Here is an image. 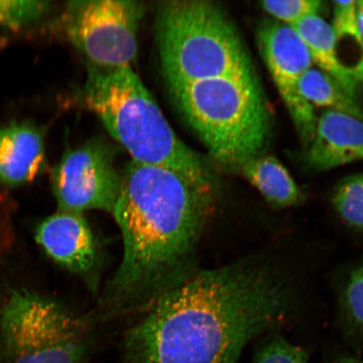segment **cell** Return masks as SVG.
Wrapping results in <instances>:
<instances>
[{
    "instance_id": "1",
    "label": "cell",
    "mask_w": 363,
    "mask_h": 363,
    "mask_svg": "<svg viewBox=\"0 0 363 363\" xmlns=\"http://www.w3.org/2000/svg\"><path fill=\"white\" fill-rule=\"evenodd\" d=\"M299 295L269 257L198 270L158 298L124 340V363H239L244 348L291 323Z\"/></svg>"
},
{
    "instance_id": "2",
    "label": "cell",
    "mask_w": 363,
    "mask_h": 363,
    "mask_svg": "<svg viewBox=\"0 0 363 363\" xmlns=\"http://www.w3.org/2000/svg\"><path fill=\"white\" fill-rule=\"evenodd\" d=\"M112 215L123 257L106 289L104 315L146 311L197 272L199 240L214 212L217 189L165 167L131 160Z\"/></svg>"
},
{
    "instance_id": "3",
    "label": "cell",
    "mask_w": 363,
    "mask_h": 363,
    "mask_svg": "<svg viewBox=\"0 0 363 363\" xmlns=\"http://www.w3.org/2000/svg\"><path fill=\"white\" fill-rule=\"evenodd\" d=\"M87 69L84 101L133 161L165 167L195 184L217 189L211 165L178 138L131 66L88 63Z\"/></svg>"
},
{
    "instance_id": "4",
    "label": "cell",
    "mask_w": 363,
    "mask_h": 363,
    "mask_svg": "<svg viewBox=\"0 0 363 363\" xmlns=\"http://www.w3.org/2000/svg\"><path fill=\"white\" fill-rule=\"evenodd\" d=\"M182 113L222 169L238 174L265 154L271 121L253 72L169 86Z\"/></svg>"
},
{
    "instance_id": "5",
    "label": "cell",
    "mask_w": 363,
    "mask_h": 363,
    "mask_svg": "<svg viewBox=\"0 0 363 363\" xmlns=\"http://www.w3.org/2000/svg\"><path fill=\"white\" fill-rule=\"evenodd\" d=\"M157 40L169 86L253 72L233 23L213 2L160 3Z\"/></svg>"
},
{
    "instance_id": "6",
    "label": "cell",
    "mask_w": 363,
    "mask_h": 363,
    "mask_svg": "<svg viewBox=\"0 0 363 363\" xmlns=\"http://www.w3.org/2000/svg\"><path fill=\"white\" fill-rule=\"evenodd\" d=\"M87 333V322L29 290H13L0 306L3 363H82Z\"/></svg>"
},
{
    "instance_id": "7",
    "label": "cell",
    "mask_w": 363,
    "mask_h": 363,
    "mask_svg": "<svg viewBox=\"0 0 363 363\" xmlns=\"http://www.w3.org/2000/svg\"><path fill=\"white\" fill-rule=\"evenodd\" d=\"M145 12L143 3L94 0L67 3L63 24L71 43L89 65L131 66L138 55V34Z\"/></svg>"
},
{
    "instance_id": "8",
    "label": "cell",
    "mask_w": 363,
    "mask_h": 363,
    "mask_svg": "<svg viewBox=\"0 0 363 363\" xmlns=\"http://www.w3.org/2000/svg\"><path fill=\"white\" fill-rule=\"evenodd\" d=\"M121 182L112 149L96 139L67 149L52 175L58 210L79 214L93 210L112 214Z\"/></svg>"
},
{
    "instance_id": "9",
    "label": "cell",
    "mask_w": 363,
    "mask_h": 363,
    "mask_svg": "<svg viewBox=\"0 0 363 363\" xmlns=\"http://www.w3.org/2000/svg\"><path fill=\"white\" fill-rule=\"evenodd\" d=\"M257 40L276 88L307 147L314 136L318 118L298 87L302 76L314 66L307 45L294 27L274 20L262 22Z\"/></svg>"
},
{
    "instance_id": "10",
    "label": "cell",
    "mask_w": 363,
    "mask_h": 363,
    "mask_svg": "<svg viewBox=\"0 0 363 363\" xmlns=\"http://www.w3.org/2000/svg\"><path fill=\"white\" fill-rule=\"evenodd\" d=\"M35 238L57 264L88 277L96 266L97 244L84 214L58 210L36 227Z\"/></svg>"
},
{
    "instance_id": "11",
    "label": "cell",
    "mask_w": 363,
    "mask_h": 363,
    "mask_svg": "<svg viewBox=\"0 0 363 363\" xmlns=\"http://www.w3.org/2000/svg\"><path fill=\"white\" fill-rule=\"evenodd\" d=\"M360 161H363V121L335 111L321 113L307 146L308 166L325 171Z\"/></svg>"
},
{
    "instance_id": "12",
    "label": "cell",
    "mask_w": 363,
    "mask_h": 363,
    "mask_svg": "<svg viewBox=\"0 0 363 363\" xmlns=\"http://www.w3.org/2000/svg\"><path fill=\"white\" fill-rule=\"evenodd\" d=\"M44 134L30 122L0 127V184L31 183L42 172L45 158Z\"/></svg>"
},
{
    "instance_id": "13",
    "label": "cell",
    "mask_w": 363,
    "mask_h": 363,
    "mask_svg": "<svg viewBox=\"0 0 363 363\" xmlns=\"http://www.w3.org/2000/svg\"><path fill=\"white\" fill-rule=\"evenodd\" d=\"M276 210H285L299 206L303 201L301 189L278 158L258 156L240 167L238 172Z\"/></svg>"
},
{
    "instance_id": "14",
    "label": "cell",
    "mask_w": 363,
    "mask_h": 363,
    "mask_svg": "<svg viewBox=\"0 0 363 363\" xmlns=\"http://www.w3.org/2000/svg\"><path fill=\"white\" fill-rule=\"evenodd\" d=\"M301 36L318 69L337 80L354 98L360 89L339 62L333 27L319 16L305 18L292 26Z\"/></svg>"
},
{
    "instance_id": "15",
    "label": "cell",
    "mask_w": 363,
    "mask_h": 363,
    "mask_svg": "<svg viewBox=\"0 0 363 363\" xmlns=\"http://www.w3.org/2000/svg\"><path fill=\"white\" fill-rule=\"evenodd\" d=\"M331 27L340 65L363 89V42L357 28V1H334Z\"/></svg>"
},
{
    "instance_id": "16",
    "label": "cell",
    "mask_w": 363,
    "mask_h": 363,
    "mask_svg": "<svg viewBox=\"0 0 363 363\" xmlns=\"http://www.w3.org/2000/svg\"><path fill=\"white\" fill-rule=\"evenodd\" d=\"M298 87L313 108H325L326 111L347 113L363 121V108L358 99L317 67H311L302 76Z\"/></svg>"
},
{
    "instance_id": "17",
    "label": "cell",
    "mask_w": 363,
    "mask_h": 363,
    "mask_svg": "<svg viewBox=\"0 0 363 363\" xmlns=\"http://www.w3.org/2000/svg\"><path fill=\"white\" fill-rule=\"evenodd\" d=\"M340 322L345 337L353 347L363 343V264L354 269L340 292Z\"/></svg>"
},
{
    "instance_id": "18",
    "label": "cell",
    "mask_w": 363,
    "mask_h": 363,
    "mask_svg": "<svg viewBox=\"0 0 363 363\" xmlns=\"http://www.w3.org/2000/svg\"><path fill=\"white\" fill-rule=\"evenodd\" d=\"M331 203L345 224L363 233V174L348 176L340 181Z\"/></svg>"
},
{
    "instance_id": "19",
    "label": "cell",
    "mask_w": 363,
    "mask_h": 363,
    "mask_svg": "<svg viewBox=\"0 0 363 363\" xmlns=\"http://www.w3.org/2000/svg\"><path fill=\"white\" fill-rule=\"evenodd\" d=\"M50 10L48 1H0V29L16 31L42 21Z\"/></svg>"
},
{
    "instance_id": "20",
    "label": "cell",
    "mask_w": 363,
    "mask_h": 363,
    "mask_svg": "<svg viewBox=\"0 0 363 363\" xmlns=\"http://www.w3.org/2000/svg\"><path fill=\"white\" fill-rule=\"evenodd\" d=\"M258 347L254 363H307L308 352L274 333Z\"/></svg>"
},
{
    "instance_id": "21",
    "label": "cell",
    "mask_w": 363,
    "mask_h": 363,
    "mask_svg": "<svg viewBox=\"0 0 363 363\" xmlns=\"http://www.w3.org/2000/svg\"><path fill=\"white\" fill-rule=\"evenodd\" d=\"M262 10L274 21L292 26L305 18L318 16L323 3L318 0H274L261 2Z\"/></svg>"
},
{
    "instance_id": "22",
    "label": "cell",
    "mask_w": 363,
    "mask_h": 363,
    "mask_svg": "<svg viewBox=\"0 0 363 363\" xmlns=\"http://www.w3.org/2000/svg\"><path fill=\"white\" fill-rule=\"evenodd\" d=\"M16 239L15 208L6 192L0 190V257L13 246Z\"/></svg>"
},
{
    "instance_id": "23",
    "label": "cell",
    "mask_w": 363,
    "mask_h": 363,
    "mask_svg": "<svg viewBox=\"0 0 363 363\" xmlns=\"http://www.w3.org/2000/svg\"><path fill=\"white\" fill-rule=\"evenodd\" d=\"M357 23L363 42V0L357 1Z\"/></svg>"
},
{
    "instance_id": "24",
    "label": "cell",
    "mask_w": 363,
    "mask_h": 363,
    "mask_svg": "<svg viewBox=\"0 0 363 363\" xmlns=\"http://www.w3.org/2000/svg\"><path fill=\"white\" fill-rule=\"evenodd\" d=\"M333 363H363V361L352 356H342L337 358Z\"/></svg>"
}]
</instances>
